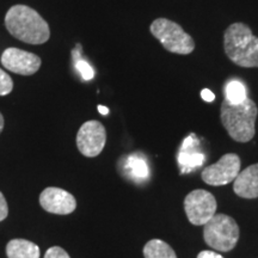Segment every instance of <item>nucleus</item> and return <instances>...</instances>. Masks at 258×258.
Returning a JSON list of instances; mask_svg holds the SVG:
<instances>
[{"label": "nucleus", "mask_w": 258, "mask_h": 258, "mask_svg": "<svg viewBox=\"0 0 258 258\" xmlns=\"http://www.w3.org/2000/svg\"><path fill=\"white\" fill-rule=\"evenodd\" d=\"M5 27L12 36L28 44H43L49 40V25L27 5H15L5 16Z\"/></svg>", "instance_id": "obj_1"}, {"label": "nucleus", "mask_w": 258, "mask_h": 258, "mask_svg": "<svg viewBox=\"0 0 258 258\" xmlns=\"http://www.w3.org/2000/svg\"><path fill=\"white\" fill-rule=\"evenodd\" d=\"M258 114L256 103L246 98L239 104H232L224 99L220 118L230 137L237 143H249L254 137V123Z\"/></svg>", "instance_id": "obj_2"}, {"label": "nucleus", "mask_w": 258, "mask_h": 258, "mask_svg": "<svg viewBox=\"0 0 258 258\" xmlns=\"http://www.w3.org/2000/svg\"><path fill=\"white\" fill-rule=\"evenodd\" d=\"M224 49L228 59L237 66L258 67V37L252 34L249 25L233 23L226 29Z\"/></svg>", "instance_id": "obj_3"}, {"label": "nucleus", "mask_w": 258, "mask_h": 258, "mask_svg": "<svg viewBox=\"0 0 258 258\" xmlns=\"http://www.w3.org/2000/svg\"><path fill=\"white\" fill-rule=\"evenodd\" d=\"M203 239L212 249L228 252L239 239V226L233 218L226 214H215L203 225Z\"/></svg>", "instance_id": "obj_4"}, {"label": "nucleus", "mask_w": 258, "mask_h": 258, "mask_svg": "<svg viewBox=\"0 0 258 258\" xmlns=\"http://www.w3.org/2000/svg\"><path fill=\"white\" fill-rule=\"evenodd\" d=\"M150 30L161 46L170 53L188 55L195 49L194 38L176 22L167 18H157L151 24Z\"/></svg>", "instance_id": "obj_5"}, {"label": "nucleus", "mask_w": 258, "mask_h": 258, "mask_svg": "<svg viewBox=\"0 0 258 258\" xmlns=\"http://www.w3.org/2000/svg\"><path fill=\"white\" fill-rule=\"evenodd\" d=\"M184 211L188 220L195 226H202L211 220L217 212V201L207 190H192L184 200Z\"/></svg>", "instance_id": "obj_6"}, {"label": "nucleus", "mask_w": 258, "mask_h": 258, "mask_svg": "<svg viewBox=\"0 0 258 258\" xmlns=\"http://www.w3.org/2000/svg\"><path fill=\"white\" fill-rule=\"evenodd\" d=\"M241 161L238 154L227 153L213 165L205 167L201 173L203 182L213 186L226 185L233 182L240 172Z\"/></svg>", "instance_id": "obj_7"}, {"label": "nucleus", "mask_w": 258, "mask_h": 258, "mask_svg": "<svg viewBox=\"0 0 258 258\" xmlns=\"http://www.w3.org/2000/svg\"><path fill=\"white\" fill-rule=\"evenodd\" d=\"M106 143L104 125L98 121L85 122L77 134V147L83 156L93 158L102 153Z\"/></svg>", "instance_id": "obj_8"}, {"label": "nucleus", "mask_w": 258, "mask_h": 258, "mask_svg": "<svg viewBox=\"0 0 258 258\" xmlns=\"http://www.w3.org/2000/svg\"><path fill=\"white\" fill-rule=\"evenodd\" d=\"M2 63L10 72L19 76H32L40 70L41 57L18 48H8L2 54Z\"/></svg>", "instance_id": "obj_9"}, {"label": "nucleus", "mask_w": 258, "mask_h": 258, "mask_svg": "<svg viewBox=\"0 0 258 258\" xmlns=\"http://www.w3.org/2000/svg\"><path fill=\"white\" fill-rule=\"evenodd\" d=\"M40 205L48 213L59 215L71 214L77 208V201L72 194L55 186H49L41 192Z\"/></svg>", "instance_id": "obj_10"}, {"label": "nucleus", "mask_w": 258, "mask_h": 258, "mask_svg": "<svg viewBox=\"0 0 258 258\" xmlns=\"http://www.w3.org/2000/svg\"><path fill=\"white\" fill-rule=\"evenodd\" d=\"M205 163V154L199 150V140L195 134L189 135L183 141L178 153V165L182 173H188Z\"/></svg>", "instance_id": "obj_11"}, {"label": "nucleus", "mask_w": 258, "mask_h": 258, "mask_svg": "<svg viewBox=\"0 0 258 258\" xmlns=\"http://www.w3.org/2000/svg\"><path fill=\"white\" fill-rule=\"evenodd\" d=\"M233 190L239 198L257 199L258 198V163L247 166L239 172L234 180Z\"/></svg>", "instance_id": "obj_12"}, {"label": "nucleus", "mask_w": 258, "mask_h": 258, "mask_svg": "<svg viewBox=\"0 0 258 258\" xmlns=\"http://www.w3.org/2000/svg\"><path fill=\"white\" fill-rule=\"evenodd\" d=\"M9 258H40V247L32 241L25 239H12L6 245Z\"/></svg>", "instance_id": "obj_13"}, {"label": "nucleus", "mask_w": 258, "mask_h": 258, "mask_svg": "<svg viewBox=\"0 0 258 258\" xmlns=\"http://www.w3.org/2000/svg\"><path fill=\"white\" fill-rule=\"evenodd\" d=\"M145 258H177L175 250L160 239H152L144 246Z\"/></svg>", "instance_id": "obj_14"}, {"label": "nucleus", "mask_w": 258, "mask_h": 258, "mask_svg": "<svg viewBox=\"0 0 258 258\" xmlns=\"http://www.w3.org/2000/svg\"><path fill=\"white\" fill-rule=\"evenodd\" d=\"M247 98L245 85L239 80H230L225 86V99L232 104H239Z\"/></svg>", "instance_id": "obj_15"}, {"label": "nucleus", "mask_w": 258, "mask_h": 258, "mask_svg": "<svg viewBox=\"0 0 258 258\" xmlns=\"http://www.w3.org/2000/svg\"><path fill=\"white\" fill-rule=\"evenodd\" d=\"M128 167L135 178H145L148 175V166L146 161L138 156H131L128 158Z\"/></svg>", "instance_id": "obj_16"}, {"label": "nucleus", "mask_w": 258, "mask_h": 258, "mask_svg": "<svg viewBox=\"0 0 258 258\" xmlns=\"http://www.w3.org/2000/svg\"><path fill=\"white\" fill-rule=\"evenodd\" d=\"M14 90V82L5 71L0 69V96H6Z\"/></svg>", "instance_id": "obj_17"}, {"label": "nucleus", "mask_w": 258, "mask_h": 258, "mask_svg": "<svg viewBox=\"0 0 258 258\" xmlns=\"http://www.w3.org/2000/svg\"><path fill=\"white\" fill-rule=\"evenodd\" d=\"M76 69L78 72L82 74L84 80H91L95 77V71L92 70V67L86 62L85 60H77L76 61Z\"/></svg>", "instance_id": "obj_18"}, {"label": "nucleus", "mask_w": 258, "mask_h": 258, "mask_svg": "<svg viewBox=\"0 0 258 258\" xmlns=\"http://www.w3.org/2000/svg\"><path fill=\"white\" fill-rule=\"evenodd\" d=\"M44 258H71L70 254L60 246H53L47 250Z\"/></svg>", "instance_id": "obj_19"}, {"label": "nucleus", "mask_w": 258, "mask_h": 258, "mask_svg": "<svg viewBox=\"0 0 258 258\" xmlns=\"http://www.w3.org/2000/svg\"><path fill=\"white\" fill-rule=\"evenodd\" d=\"M8 214H9L8 202H6L5 196L3 195L2 191H0V222L8 218Z\"/></svg>", "instance_id": "obj_20"}, {"label": "nucleus", "mask_w": 258, "mask_h": 258, "mask_svg": "<svg viewBox=\"0 0 258 258\" xmlns=\"http://www.w3.org/2000/svg\"><path fill=\"white\" fill-rule=\"evenodd\" d=\"M201 97H202L203 101H206V102H208V103H211V102H213L215 99V95L209 89L202 90V91H201Z\"/></svg>", "instance_id": "obj_21"}, {"label": "nucleus", "mask_w": 258, "mask_h": 258, "mask_svg": "<svg viewBox=\"0 0 258 258\" xmlns=\"http://www.w3.org/2000/svg\"><path fill=\"white\" fill-rule=\"evenodd\" d=\"M198 258H224V257H222L221 254L214 252V251H201V252L199 253Z\"/></svg>", "instance_id": "obj_22"}, {"label": "nucleus", "mask_w": 258, "mask_h": 258, "mask_svg": "<svg viewBox=\"0 0 258 258\" xmlns=\"http://www.w3.org/2000/svg\"><path fill=\"white\" fill-rule=\"evenodd\" d=\"M98 111L104 116L109 114V109L106 108V106H103V105H98Z\"/></svg>", "instance_id": "obj_23"}, {"label": "nucleus", "mask_w": 258, "mask_h": 258, "mask_svg": "<svg viewBox=\"0 0 258 258\" xmlns=\"http://www.w3.org/2000/svg\"><path fill=\"white\" fill-rule=\"evenodd\" d=\"M3 129H4V116L0 112V134H2Z\"/></svg>", "instance_id": "obj_24"}]
</instances>
